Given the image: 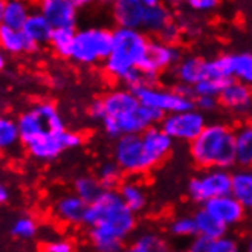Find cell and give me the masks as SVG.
<instances>
[{
    "label": "cell",
    "instance_id": "cell-32",
    "mask_svg": "<svg viewBox=\"0 0 252 252\" xmlns=\"http://www.w3.org/2000/svg\"><path fill=\"white\" fill-rule=\"evenodd\" d=\"M167 232L173 239H189L192 240L197 235L196 223L192 214H179L174 216L167 225Z\"/></svg>",
    "mask_w": 252,
    "mask_h": 252
},
{
    "label": "cell",
    "instance_id": "cell-29",
    "mask_svg": "<svg viewBox=\"0 0 252 252\" xmlns=\"http://www.w3.org/2000/svg\"><path fill=\"white\" fill-rule=\"evenodd\" d=\"M22 144L17 120L0 113V153H9Z\"/></svg>",
    "mask_w": 252,
    "mask_h": 252
},
{
    "label": "cell",
    "instance_id": "cell-41",
    "mask_svg": "<svg viewBox=\"0 0 252 252\" xmlns=\"http://www.w3.org/2000/svg\"><path fill=\"white\" fill-rule=\"evenodd\" d=\"M210 243H211V240L205 239V237L196 235L194 239L189 242V245L187 248V252H208Z\"/></svg>",
    "mask_w": 252,
    "mask_h": 252
},
{
    "label": "cell",
    "instance_id": "cell-10",
    "mask_svg": "<svg viewBox=\"0 0 252 252\" xmlns=\"http://www.w3.org/2000/svg\"><path fill=\"white\" fill-rule=\"evenodd\" d=\"M141 104L159 112L160 115H171L177 112H185L196 109L194 107V99H188L179 95L173 87H160V86H148L139 91L133 92Z\"/></svg>",
    "mask_w": 252,
    "mask_h": 252
},
{
    "label": "cell",
    "instance_id": "cell-18",
    "mask_svg": "<svg viewBox=\"0 0 252 252\" xmlns=\"http://www.w3.org/2000/svg\"><path fill=\"white\" fill-rule=\"evenodd\" d=\"M171 77L176 84H185L194 87L205 78H210L208 60L200 55H188L184 57L181 63L171 70Z\"/></svg>",
    "mask_w": 252,
    "mask_h": 252
},
{
    "label": "cell",
    "instance_id": "cell-19",
    "mask_svg": "<svg viewBox=\"0 0 252 252\" xmlns=\"http://www.w3.org/2000/svg\"><path fill=\"white\" fill-rule=\"evenodd\" d=\"M219 102L223 109L235 115L249 113L252 110V87L237 80H231L219 96Z\"/></svg>",
    "mask_w": 252,
    "mask_h": 252
},
{
    "label": "cell",
    "instance_id": "cell-45",
    "mask_svg": "<svg viewBox=\"0 0 252 252\" xmlns=\"http://www.w3.org/2000/svg\"><path fill=\"white\" fill-rule=\"evenodd\" d=\"M5 6H6V2H3V0H0V25L3 23V16H5Z\"/></svg>",
    "mask_w": 252,
    "mask_h": 252
},
{
    "label": "cell",
    "instance_id": "cell-4",
    "mask_svg": "<svg viewBox=\"0 0 252 252\" xmlns=\"http://www.w3.org/2000/svg\"><path fill=\"white\" fill-rule=\"evenodd\" d=\"M150 37L133 29H113V44L102 70L112 80L124 83L133 72L139 70L148 55Z\"/></svg>",
    "mask_w": 252,
    "mask_h": 252
},
{
    "label": "cell",
    "instance_id": "cell-1",
    "mask_svg": "<svg viewBox=\"0 0 252 252\" xmlns=\"http://www.w3.org/2000/svg\"><path fill=\"white\" fill-rule=\"evenodd\" d=\"M84 226L95 252H123L126 242L136 232L138 216L124 205L118 191H104L89 205Z\"/></svg>",
    "mask_w": 252,
    "mask_h": 252
},
{
    "label": "cell",
    "instance_id": "cell-12",
    "mask_svg": "<svg viewBox=\"0 0 252 252\" xmlns=\"http://www.w3.org/2000/svg\"><path fill=\"white\" fill-rule=\"evenodd\" d=\"M210 78H231L252 87V52L221 54L208 60Z\"/></svg>",
    "mask_w": 252,
    "mask_h": 252
},
{
    "label": "cell",
    "instance_id": "cell-24",
    "mask_svg": "<svg viewBox=\"0 0 252 252\" xmlns=\"http://www.w3.org/2000/svg\"><path fill=\"white\" fill-rule=\"evenodd\" d=\"M235 160L239 168L252 170V123L235 128Z\"/></svg>",
    "mask_w": 252,
    "mask_h": 252
},
{
    "label": "cell",
    "instance_id": "cell-2",
    "mask_svg": "<svg viewBox=\"0 0 252 252\" xmlns=\"http://www.w3.org/2000/svg\"><path fill=\"white\" fill-rule=\"evenodd\" d=\"M104 116L99 123L104 133L118 139L128 135H141L150 127L159 126L164 115L141 104L138 96L127 87H115L101 96Z\"/></svg>",
    "mask_w": 252,
    "mask_h": 252
},
{
    "label": "cell",
    "instance_id": "cell-40",
    "mask_svg": "<svg viewBox=\"0 0 252 252\" xmlns=\"http://www.w3.org/2000/svg\"><path fill=\"white\" fill-rule=\"evenodd\" d=\"M194 107L205 115V113L216 112L220 107V102H219V98H214V96H196Z\"/></svg>",
    "mask_w": 252,
    "mask_h": 252
},
{
    "label": "cell",
    "instance_id": "cell-5",
    "mask_svg": "<svg viewBox=\"0 0 252 252\" xmlns=\"http://www.w3.org/2000/svg\"><path fill=\"white\" fill-rule=\"evenodd\" d=\"M22 145L26 147L44 135L64 131V120L52 101H38L32 107L22 112L17 118Z\"/></svg>",
    "mask_w": 252,
    "mask_h": 252
},
{
    "label": "cell",
    "instance_id": "cell-13",
    "mask_svg": "<svg viewBox=\"0 0 252 252\" xmlns=\"http://www.w3.org/2000/svg\"><path fill=\"white\" fill-rule=\"evenodd\" d=\"M87 5L83 0H43L38 11L43 14L54 29H75L78 11Z\"/></svg>",
    "mask_w": 252,
    "mask_h": 252
},
{
    "label": "cell",
    "instance_id": "cell-20",
    "mask_svg": "<svg viewBox=\"0 0 252 252\" xmlns=\"http://www.w3.org/2000/svg\"><path fill=\"white\" fill-rule=\"evenodd\" d=\"M147 9L142 22V32L155 35L156 38L164 32V29L174 22V16L170 6L159 0H145Z\"/></svg>",
    "mask_w": 252,
    "mask_h": 252
},
{
    "label": "cell",
    "instance_id": "cell-48",
    "mask_svg": "<svg viewBox=\"0 0 252 252\" xmlns=\"http://www.w3.org/2000/svg\"><path fill=\"white\" fill-rule=\"evenodd\" d=\"M249 216L252 217V206H251V208H249Z\"/></svg>",
    "mask_w": 252,
    "mask_h": 252
},
{
    "label": "cell",
    "instance_id": "cell-6",
    "mask_svg": "<svg viewBox=\"0 0 252 252\" xmlns=\"http://www.w3.org/2000/svg\"><path fill=\"white\" fill-rule=\"evenodd\" d=\"M112 44L113 31L109 28L89 26L78 29L69 60L80 66L104 64L112 52Z\"/></svg>",
    "mask_w": 252,
    "mask_h": 252
},
{
    "label": "cell",
    "instance_id": "cell-7",
    "mask_svg": "<svg viewBox=\"0 0 252 252\" xmlns=\"http://www.w3.org/2000/svg\"><path fill=\"white\" fill-rule=\"evenodd\" d=\"M113 160L128 177H138L159 167L148 153L141 135H128L118 138L113 144Z\"/></svg>",
    "mask_w": 252,
    "mask_h": 252
},
{
    "label": "cell",
    "instance_id": "cell-22",
    "mask_svg": "<svg viewBox=\"0 0 252 252\" xmlns=\"http://www.w3.org/2000/svg\"><path fill=\"white\" fill-rule=\"evenodd\" d=\"M0 49L5 54L22 55V54H35L40 46L29 40L22 31H16L5 25H0Z\"/></svg>",
    "mask_w": 252,
    "mask_h": 252
},
{
    "label": "cell",
    "instance_id": "cell-8",
    "mask_svg": "<svg viewBox=\"0 0 252 252\" xmlns=\"http://www.w3.org/2000/svg\"><path fill=\"white\" fill-rule=\"evenodd\" d=\"M232 173L229 170H199L187 182V197L199 206L213 199L231 194Z\"/></svg>",
    "mask_w": 252,
    "mask_h": 252
},
{
    "label": "cell",
    "instance_id": "cell-28",
    "mask_svg": "<svg viewBox=\"0 0 252 252\" xmlns=\"http://www.w3.org/2000/svg\"><path fill=\"white\" fill-rule=\"evenodd\" d=\"M130 248L138 252H167L170 249V245L160 232L145 229L133 239Z\"/></svg>",
    "mask_w": 252,
    "mask_h": 252
},
{
    "label": "cell",
    "instance_id": "cell-47",
    "mask_svg": "<svg viewBox=\"0 0 252 252\" xmlns=\"http://www.w3.org/2000/svg\"><path fill=\"white\" fill-rule=\"evenodd\" d=\"M123 252H138V251H135L133 248H130V246H128V248H124V251H123Z\"/></svg>",
    "mask_w": 252,
    "mask_h": 252
},
{
    "label": "cell",
    "instance_id": "cell-27",
    "mask_svg": "<svg viewBox=\"0 0 252 252\" xmlns=\"http://www.w3.org/2000/svg\"><path fill=\"white\" fill-rule=\"evenodd\" d=\"M231 194L249 211L252 206V170L239 168L232 173Z\"/></svg>",
    "mask_w": 252,
    "mask_h": 252
},
{
    "label": "cell",
    "instance_id": "cell-42",
    "mask_svg": "<svg viewBox=\"0 0 252 252\" xmlns=\"http://www.w3.org/2000/svg\"><path fill=\"white\" fill-rule=\"evenodd\" d=\"M8 199H9V191H8V188L5 185L0 184V205L6 203Z\"/></svg>",
    "mask_w": 252,
    "mask_h": 252
},
{
    "label": "cell",
    "instance_id": "cell-44",
    "mask_svg": "<svg viewBox=\"0 0 252 252\" xmlns=\"http://www.w3.org/2000/svg\"><path fill=\"white\" fill-rule=\"evenodd\" d=\"M243 251H245V252H252V234L246 239V243H245V246H243Z\"/></svg>",
    "mask_w": 252,
    "mask_h": 252
},
{
    "label": "cell",
    "instance_id": "cell-23",
    "mask_svg": "<svg viewBox=\"0 0 252 252\" xmlns=\"http://www.w3.org/2000/svg\"><path fill=\"white\" fill-rule=\"evenodd\" d=\"M22 32L32 43H35L37 46H44V44L51 43L54 28L46 20V17L37 9V11L31 12V16H29L28 22L25 23V26L22 29Z\"/></svg>",
    "mask_w": 252,
    "mask_h": 252
},
{
    "label": "cell",
    "instance_id": "cell-46",
    "mask_svg": "<svg viewBox=\"0 0 252 252\" xmlns=\"http://www.w3.org/2000/svg\"><path fill=\"white\" fill-rule=\"evenodd\" d=\"M167 252H187V249H168Z\"/></svg>",
    "mask_w": 252,
    "mask_h": 252
},
{
    "label": "cell",
    "instance_id": "cell-34",
    "mask_svg": "<svg viewBox=\"0 0 252 252\" xmlns=\"http://www.w3.org/2000/svg\"><path fill=\"white\" fill-rule=\"evenodd\" d=\"M229 81H231V78H205L203 81L196 84L192 89H194L196 96L219 98L221 95V92L225 91V87L228 86Z\"/></svg>",
    "mask_w": 252,
    "mask_h": 252
},
{
    "label": "cell",
    "instance_id": "cell-37",
    "mask_svg": "<svg viewBox=\"0 0 252 252\" xmlns=\"http://www.w3.org/2000/svg\"><path fill=\"white\" fill-rule=\"evenodd\" d=\"M217 0H188L187 6L191 12L196 14H210L214 12L219 8Z\"/></svg>",
    "mask_w": 252,
    "mask_h": 252
},
{
    "label": "cell",
    "instance_id": "cell-14",
    "mask_svg": "<svg viewBox=\"0 0 252 252\" xmlns=\"http://www.w3.org/2000/svg\"><path fill=\"white\" fill-rule=\"evenodd\" d=\"M184 58L182 51L176 44H167L158 38L150 40V46H148V55L141 70L160 75L165 70H173L177 64L181 63Z\"/></svg>",
    "mask_w": 252,
    "mask_h": 252
},
{
    "label": "cell",
    "instance_id": "cell-25",
    "mask_svg": "<svg viewBox=\"0 0 252 252\" xmlns=\"http://www.w3.org/2000/svg\"><path fill=\"white\" fill-rule=\"evenodd\" d=\"M192 219H194L196 231H197L199 237H205V239L213 242V240H217L220 237L229 234L228 232L229 229L225 228L220 221H217L208 211L203 210L202 206L192 213Z\"/></svg>",
    "mask_w": 252,
    "mask_h": 252
},
{
    "label": "cell",
    "instance_id": "cell-3",
    "mask_svg": "<svg viewBox=\"0 0 252 252\" xmlns=\"http://www.w3.org/2000/svg\"><path fill=\"white\" fill-rule=\"evenodd\" d=\"M189 158L199 170H229L235 160V128L226 123H208L189 144Z\"/></svg>",
    "mask_w": 252,
    "mask_h": 252
},
{
    "label": "cell",
    "instance_id": "cell-43",
    "mask_svg": "<svg viewBox=\"0 0 252 252\" xmlns=\"http://www.w3.org/2000/svg\"><path fill=\"white\" fill-rule=\"evenodd\" d=\"M5 67H6V54L0 49V72H2Z\"/></svg>",
    "mask_w": 252,
    "mask_h": 252
},
{
    "label": "cell",
    "instance_id": "cell-33",
    "mask_svg": "<svg viewBox=\"0 0 252 252\" xmlns=\"http://www.w3.org/2000/svg\"><path fill=\"white\" fill-rule=\"evenodd\" d=\"M77 29H54V34L51 37V48L57 57L60 58H70V52L75 41Z\"/></svg>",
    "mask_w": 252,
    "mask_h": 252
},
{
    "label": "cell",
    "instance_id": "cell-15",
    "mask_svg": "<svg viewBox=\"0 0 252 252\" xmlns=\"http://www.w3.org/2000/svg\"><path fill=\"white\" fill-rule=\"evenodd\" d=\"M202 208L208 211L217 221H220L228 229L243 225L249 216L246 206H243L232 194L213 199L210 202H206Z\"/></svg>",
    "mask_w": 252,
    "mask_h": 252
},
{
    "label": "cell",
    "instance_id": "cell-35",
    "mask_svg": "<svg viewBox=\"0 0 252 252\" xmlns=\"http://www.w3.org/2000/svg\"><path fill=\"white\" fill-rule=\"evenodd\" d=\"M37 232H38L37 221L29 216L19 217L11 226V234L16 237V239H20V240L34 239V237L37 235Z\"/></svg>",
    "mask_w": 252,
    "mask_h": 252
},
{
    "label": "cell",
    "instance_id": "cell-16",
    "mask_svg": "<svg viewBox=\"0 0 252 252\" xmlns=\"http://www.w3.org/2000/svg\"><path fill=\"white\" fill-rule=\"evenodd\" d=\"M145 9V0H116L112 3V19L116 28L142 32Z\"/></svg>",
    "mask_w": 252,
    "mask_h": 252
},
{
    "label": "cell",
    "instance_id": "cell-11",
    "mask_svg": "<svg viewBox=\"0 0 252 252\" xmlns=\"http://www.w3.org/2000/svg\"><path fill=\"white\" fill-rule=\"evenodd\" d=\"M159 126L174 142L191 144L208 126V121H206V116L202 112H199L197 109H191L165 115Z\"/></svg>",
    "mask_w": 252,
    "mask_h": 252
},
{
    "label": "cell",
    "instance_id": "cell-21",
    "mask_svg": "<svg viewBox=\"0 0 252 252\" xmlns=\"http://www.w3.org/2000/svg\"><path fill=\"white\" fill-rule=\"evenodd\" d=\"M116 191L120 194L121 200L124 202V205L136 216L145 213L148 205H150L148 191L145 185L139 179H136V177H127V179H124Z\"/></svg>",
    "mask_w": 252,
    "mask_h": 252
},
{
    "label": "cell",
    "instance_id": "cell-30",
    "mask_svg": "<svg viewBox=\"0 0 252 252\" xmlns=\"http://www.w3.org/2000/svg\"><path fill=\"white\" fill-rule=\"evenodd\" d=\"M31 12L32 11L26 2H22V0H9L5 6V16L2 25L11 29H16V31H22L29 16H31Z\"/></svg>",
    "mask_w": 252,
    "mask_h": 252
},
{
    "label": "cell",
    "instance_id": "cell-38",
    "mask_svg": "<svg viewBox=\"0 0 252 252\" xmlns=\"http://www.w3.org/2000/svg\"><path fill=\"white\" fill-rule=\"evenodd\" d=\"M182 34H184V32H182V28L179 26V23H177V22L174 20L170 26H167V28L164 29V32H162V34L158 37V40L164 41V43H167V44H176V46H177V43H179Z\"/></svg>",
    "mask_w": 252,
    "mask_h": 252
},
{
    "label": "cell",
    "instance_id": "cell-26",
    "mask_svg": "<svg viewBox=\"0 0 252 252\" xmlns=\"http://www.w3.org/2000/svg\"><path fill=\"white\" fill-rule=\"evenodd\" d=\"M104 191L106 189L102 188L95 174H81L73 181V194H77L87 205L96 202L104 194Z\"/></svg>",
    "mask_w": 252,
    "mask_h": 252
},
{
    "label": "cell",
    "instance_id": "cell-31",
    "mask_svg": "<svg viewBox=\"0 0 252 252\" xmlns=\"http://www.w3.org/2000/svg\"><path fill=\"white\" fill-rule=\"evenodd\" d=\"M99 184L106 191H116L124 181V173L118 167L113 159L101 162L96 168V174Z\"/></svg>",
    "mask_w": 252,
    "mask_h": 252
},
{
    "label": "cell",
    "instance_id": "cell-39",
    "mask_svg": "<svg viewBox=\"0 0 252 252\" xmlns=\"http://www.w3.org/2000/svg\"><path fill=\"white\" fill-rule=\"evenodd\" d=\"M44 252H75V245L69 239H54L44 243Z\"/></svg>",
    "mask_w": 252,
    "mask_h": 252
},
{
    "label": "cell",
    "instance_id": "cell-9",
    "mask_svg": "<svg viewBox=\"0 0 252 252\" xmlns=\"http://www.w3.org/2000/svg\"><path fill=\"white\" fill-rule=\"evenodd\" d=\"M84 142V138L81 133L64 130L44 135L40 139L34 141L32 144L26 145V152L35 160L40 162H51L57 158H60L64 152L73 150V148L81 147Z\"/></svg>",
    "mask_w": 252,
    "mask_h": 252
},
{
    "label": "cell",
    "instance_id": "cell-17",
    "mask_svg": "<svg viewBox=\"0 0 252 252\" xmlns=\"http://www.w3.org/2000/svg\"><path fill=\"white\" fill-rule=\"evenodd\" d=\"M89 205L81 200L77 194L69 192L58 197L52 206L54 217L64 225L70 226H84V220L87 214Z\"/></svg>",
    "mask_w": 252,
    "mask_h": 252
},
{
    "label": "cell",
    "instance_id": "cell-36",
    "mask_svg": "<svg viewBox=\"0 0 252 252\" xmlns=\"http://www.w3.org/2000/svg\"><path fill=\"white\" fill-rule=\"evenodd\" d=\"M208 252H245L240 240L237 237L226 234L210 243Z\"/></svg>",
    "mask_w": 252,
    "mask_h": 252
}]
</instances>
